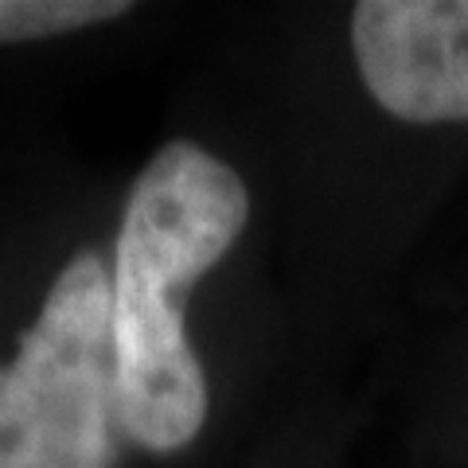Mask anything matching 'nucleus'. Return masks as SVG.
Returning a JSON list of instances; mask_svg holds the SVG:
<instances>
[{"instance_id": "f257e3e1", "label": "nucleus", "mask_w": 468, "mask_h": 468, "mask_svg": "<svg viewBox=\"0 0 468 468\" xmlns=\"http://www.w3.org/2000/svg\"><path fill=\"white\" fill-rule=\"evenodd\" d=\"M250 223V192L223 156L176 137L137 172L110 266V328L125 441L180 452L207 421V375L187 340V292Z\"/></svg>"}, {"instance_id": "f03ea898", "label": "nucleus", "mask_w": 468, "mask_h": 468, "mask_svg": "<svg viewBox=\"0 0 468 468\" xmlns=\"http://www.w3.org/2000/svg\"><path fill=\"white\" fill-rule=\"evenodd\" d=\"M122 441L110 266L79 250L0 363V468H117Z\"/></svg>"}, {"instance_id": "7ed1b4c3", "label": "nucleus", "mask_w": 468, "mask_h": 468, "mask_svg": "<svg viewBox=\"0 0 468 468\" xmlns=\"http://www.w3.org/2000/svg\"><path fill=\"white\" fill-rule=\"evenodd\" d=\"M347 36L378 110L410 125L468 122V0H363Z\"/></svg>"}, {"instance_id": "20e7f679", "label": "nucleus", "mask_w": 468, "mask_h": 468, "mask_svg": "<svg viewBox=\"0 0 468 468\" xmlns=\"http://www.w3.org/2000/svg\"><path fill=\"white\" fill-rule=\"evenodd\" d=\"M133 12L125 0H0V43H36L113 24Z\"/></svg>"}]
</instances>
